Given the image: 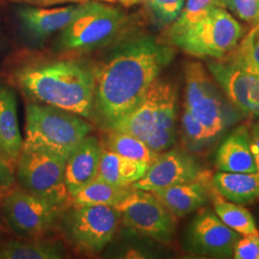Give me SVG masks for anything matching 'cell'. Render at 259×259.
Wrapping results in <instances>:
<instances>
[{
    "mask_svg": "<svg viewBox=\"0 0 259 259\" xmlns=\"http://www.w3.org/2000/svg\"><path fill=\"white\" fill-rule=\"evenodd\" d=\"M175 57L174 49L148 35L124 37L95 65L92 120L109 131L132 111Z\"/></svg>",
    "mask_w": 259,
    "mask_h": 259,
    "instance_id": "obj_1",
    "label": "cell"
},
{
    "mask_svg": "<svg viewBox=\"0 0 259 259\" xmlns=\"http://www.w3.org/2000/svg\"><path fill=\"white\" fill-rule=\"evenodd\" d=\"M8 83L31 102L93 117L95 65L80 58L19 60L10 67Z\"/></svg>",
    "mask_w": 259,
    "mask_h": 259,
    "instance_id": "obj_2",
    "label": "cell"
},
{
    "mask_svg": "<svg viewBox=\"0 0 259 259\" xmlns=\"http://www.w3.org/2000/svg\"><path fill=\"white\" fill-rule=\"evenodd\" d=\"M93 130L88 119L78 114L30 101L26 106L22 148L44 151L66 159Z\"/></svg>",
    "mask_w": 259,
    "mask_h": 259,
    "instance_id": "obj_3",
    "label": "cell"
},
{
    "mask_svg": "<svg viewBox=\"0 0 259 259\" xmlns=\"http://www.w3.org/2000/svg\"><path fill=\"white\" fill-rule=\"evenodd\" d=\"M127 15L101 1L83 3L80 13L56 39L57 52L83 54L109 47L126 37Z\"/></svg>",
    "mask_w": 259,
    "mask_h": 259,
    "instance_id": "obj_4",
    "label": "cell"
},
{
    "mask_svg": "<svg viewBox=\"0 0 259 259\" xmlns=\"http://www.w3.org/2000/svg\"><path fill=\"white\" fill-rule=\"evenodd\" d=\"M257 33L255 25L231 52L208 62L207 70L242 114L259 118V68L252 57Z\"/></svg>",
    "mask_w": 259,
    "mask_h": 259,
    "instance_id": "obj_5",
    "label": "cell"
},
{
    "mask_svg": "<svg viewBox=\"0 0 259 259\" xmlns=\"http://www.w3.org/2000/svg\"><path fill=\"white\" fill-rule=\"evenodd\" d=\"M185 109L217 139L240 119L241 113L223 94L199 62L185 67Z\"/></svg>",
    "mask_w": 259,
    "mask_h": 259,
    "instance_id": "obj_6",
    "label": "cell"
},
{
    "mask_svg": "<svg viewBox=\"0 0 259 259\" xmlns=\"http://www.w3.org/2000/svg\"><path fill=\"white\" fill-rule=\"evenodd\" d=\"M242 37L240 23L226 8L218 7L168 39L171 45L190 55L214 60L231 52Z\"/></svg>",
    "mask_w": 259,
    "mask_h": 259,
    "instance_id": "obj_7",
    "label": "cell"
},
{
    "mask_svg": "<svg viewBox=\"0 0 259 259\" xmlns=\"http://www.w3.org/2000/svg\"><path fill=\"white\" fill-rule=\"evenodd\" d=\"M121 224V214L111 205L75 206L63 211L59 225L75 250L97 254L111 243Z\"/></svg>",
    "mask_w": 259,
    "mask_h": 259,
    "instance_id": "obj_8",
    "label": "cell"
},
{
    "mask_svg": "<svg viewBox=\"0 0 259 259\" xmlns=\"http://www.w3.org/2000/svg\"><path fill=\"white\" fill-rule=\"evenodd\" d=\"M66 159L53 154L22 148L17 162V184L27 193L65 207L70 199L65 181Z\"/></svg>",
    "mask_w": 259,
    "mask_h": 259,
    "instance_id": "obj_9",
    "label": "cell"
},
{
    "mask_svg": "<svg viewBox=\"0 0 259 259\" xmlns=\"http://www.w3.org/2000/svg\"><path fill=\"white\" fill-rule=\"evenodd\" d=\"M65 207L15 187L1 202V213L11 232L20 239H40L59 223Z\"/></svg>",
    "mask_w": 259,
    "mask_h": 259,
    "instance_id": "obj_10",
    "label": "cell"
},
{
    "mask_svg": "<svg viewBox=\"0 0 259 259\" xmlns=\"http://www.w3.org/2000/svg\"><path fill=\"white\" fill-rule=\"evenodd\" d=\"M121 224L132 232L162 244L170 243L176 231V217L151 191L132 187L115 205Z\"/></svg>",
    "mask_w": 259,
    "mask_h": 259,
    "instance_id": "obj_11",
    "label": "cell"
},
{
    "mask_svg": "<svg viewBox=\"0 0 259 259\" xmlns=\"http://www.w3.org/2000/svg\"><path fill=\"white\" fill-rule=\"evenodd\" d=\"M239 233L229 228L210 209H203L189 223L185 247L191 253L217 258H231Z\"/></svg>",
    "mask_w": 259,
    "mask_h": 259,
    "instance_id": "obj_12",
    "label": "cell"
},
{
    "mask_svg": "<svg viewBox=\"0 0 259 259\" xmlns=\"http://www.w3.org/2000/svg\"><path fill=\"white\" fill-rule=\"evenodd\" d=\"M196 181H208L207 172L186 151L169 149L157 155L144 176L132 187L153 191Z\"/></svg>",
    "mask_w": 259,
    "mask_h": 259,
    "instance_id": "obj_13",
    "label": "cell"
},
{
    "mask_svg": "<svg viewBox=\"0 0 259 259\" xmlns=\"http://www.w3.org/2000/svg\"><path fill=\"white\" fill-rule=\"evenodd\" d=\"M82 8L83 3L58 8H38L27 5L17 9V17L28 37L34 42L41 44L65 29Z\"/></svg>",
    "mask_w": 259,
    "mask_h": 259,
    "instance_id": "obj_14",
    "label": "cell"
},
{
    "mask_svg": "<svg viewBox=\"0 0 259 259\" xmlns=\"http://www.w3.org/2000/svg\"><path fill=\"white\" fill-rule=\"evenodd\" d=\"M103 149L99 139L88 136L66 158L65 181L70 199L96 179Z\"/></svg>",
    "mask_w": 259,
    "mask_h": 259,
    "instance_id": "obj_15",
    "label": "cell"
},
{
    "mask_svg": "<svg viewBox=\"0 0 259 259\" xmlns=\"http://www.w3.org/2000/svg\"><path fill=\"white\" fill-rule=\"evenodd\" d=\"M178 92L176 87L161 79L157 116L153 130L145 143L159 154L172 148L176 142Z\"/></svg>",
    "mask_w": 259,
    "mask_h": 259,
    "instance_id": "obj_16",
    "label": "cell"
},
{
    "mask_svg": "<svg viewBox=\"0 0 259 259\" xmlns=\"http://www.w3.org/2000/svg\"><path fill=\"white\" fill-rule=\"evenodd\" d=\"M215 166L221 172H257L250 145V130L246 126L237 127L224 139L216 153Z\"/></svg>",
    "mask_w": 259,
    "mask_h": 259,
    "instance_id": "obj_17",
    "label": "cell"
},
{
    "mask_svg": "<svg viewBox=\"0 0 259 259\" xmlns=\"http://www.w3.org/2000/svg\"><path fill=\"white\" fill-rule=\"evenodd\" d=\"M208 181H196L151 191L177 218L202 208L209 199Z\"/></svg>",
    "mask_w": 259,
    "mask_h": 259,
    "instance_id": "obj_18",
    "label": "cell"
},
{
    "mask_svg": "<svg viewBox=\"0 0 259 259\" xmlns=\"http://www.w3.org/2000/svg\"><path fill=\"white\" fill-rule=\"evenodd\" d=\"M160 87L161 79L157 78L142 100L132 111L117 121L109 131L112 130L129 134L145 142L156 121Z\"/></svg>",
    "mask_w": 259,
    "mask_h": 259,
    "instance_id": "obj_19",
    "label": "cell"
},
{
    "mask_svg": "<svg viewBox=\"0 0 259 259\" xmlns=\"http://www.w3.org/2000/svg\"><path fill=\"white\" fill-rule=\"evenodd\" d=\"M22 146L17 93L12 84L0 82V147L17 163Z\"/></svg>",
    "mask_w": 259,
    "mask_h": 259,
    "instance_id": "obj_20",
    "label": "cell"
},
{
    "mask_svg": "<svg viewBox=\"0 0 259 259\" xmlns=\"http://www.w3.org/2000/svg\"><path fill=\"white\" fill-rule=\"evenodd\" d=\"M212 185L218 194L235 204H250L259 199V172L219 171L213 176Z\"/></svg>",
    "mask_w": 259,
    "mask_h": 259,
    "instance_id": "obj_21",
    "label": "cell"
},
{
    "mask_svg": "<svg viewBox=\"0 0 259 259\" xmlns=\"http://www.w3.org/2000/svg\"><path fill=\"white\" fill-rule=\"evenodd\" d=\"M148 165L103 149L96 180L117 186H132L146 173Z\"/></svg>",
    "mask_w": 259,
    "mask_h": 259,
    "instance_id": "obj_22",
    "label": "cell"
},
{
    "mask_svg": "<svg viewBox=\"0 0 259 259\" xmlns=\"http://www.w3.org/2000/svg\"><path fill=\"white\" fill-rule=\"evenodd\" d=\"M66 256L60 241L9 240L0 244V259H62Z\"/></svg>",
    "mask_w": 259,
    "mask_h": 259,
    "instance_id": "obj_23",
    "label": "cell"
},
{
    "mask_svg": "<svg viewBox=\"0 0 259 259\" xmlns=\"http://www.w3.org/2000/svg\"><path fill=\"white\" fill-rule=\"evenodd\" d=\"M132 186H117L100 180H94L71 198L72 205H111L115 206L129 194Z\"/></svg>",
    "mask_w": 259,
    "mask_h": 259,
    "instance_id": "obj_24",
    "label": "cell"
},
{
    "mask_svg": "<svg viewBox=\"0 0 259 259\" xmlns=\"http://www.w3.org/2000/svg\"><path fill=\"white\" fill-rule=\"evenodd\" d=\"M107 133L103 143L104 148L112 151L122 157L150 166L158 155L149 148L144 141L129 134L112 130L107 131Z\"/></svg>",
    "mask_w": 259,
    "mask_h": 259,
    "instance_id": "obj_25",
    "label": "cell"
},
{
    "mask_svg": "<svg viewBox=\"0 0 259 259\" xmlns=\"http://www.w3.org/2000/svg\"><path fill=\"white\" fill-rule=\"evenodd\" d=\"M214 212L224 224L241 236L258 232L251 213L242 204L228 202L222 196H215L213 199Z\"/></svg>",
    "mask_w": 259,
    "mask_h": 259,
    "instance_id": "obj_26",
    "label": "cell"
},
{
    "mask_svg": "<svg viewBox=\"0 0 259 259\" xmlns=\"http://www.w3.org/2000/svg\"><path fill=\"white\" fill-rule=\"evenodd\" d=\"M222 7V0H185L179 18L169 26L167 37H171L204 19L213 9Z\"/></svg>",
    "mask_w": 259,
    "mask_h": 259,
    "instance_id": "obj_27",
    "label": "cell"
},
{
    "mask_svg": "<svg viewBox=\"0 0 259 259\" xmlns=\"http://www.w3.org/2000/svg\"><path fill=\"white\" fill-rule=\"evenodd\" d=\"M182 139L186 149L192 152L200 151L216 140L210 131L185 109L182 116Z\"/></svg>",
    "mask_w": 259,
    "mask_h": 259,
    "instance_id": "obj_28",
    "label": "cell"
},
{
    "mask_svg": "<svg viewBox=\"0 0 259 259\" xmlns=\"http://www.w3.org/2000/svg\"><path fill=\"white\" fill-rule=\"evenodd\" d=\"M185 2V0H141L159 27L170 26L179 18Z\"/></svg>",
    "mask_w": 259,
    "mask_h": 259,
    "instance_id": "obj_29",
    "label": "cell"
},
{
    "mask_svg": "<svg viewBox=\"0 0 259 259\" xmlns=\"http://www.w3.org/2000/svg\"><path fill=\"white\" fill-rule=\"evenodd\" d=\"M17 163L0 147V200L17 185Z\"/></svg>",
    "mask_w": 259,
    "mask_h": 259,
    "instance_id": "obj_30",
    "label": "cell"
},
{
    "mask_svg": "<svg viewBox=\"0 0 259 259\" xmlns=\"http://www.w3.org/2000/svg\"><path fill=\"white\" fill-rule=\"evenodd\" d=\"M225 8H229L239 19L247 22L259 23V0H222Z\"/></svg>",
    "mask_w": 259,
    "mask_h": 259,
    "instance_id": "obj_31",
    "label": "cell"
},
{
    "mask_svg": "<svg viewBox=\"0 0 259 259\" xmlns=\"http://www.w3.org/2000/svg\"><path fill=\"white\" fill-rule=\"evenodd\" d=\"M235 259H259V232L241 236L233 248Z\"/></svg>",
    "mask_w": 259,
    "mask_h": 259,
    "instance_id": "obj_32",
    "label": "cell"
},
{
    "mask_svg": "<svg viewBox=\"0 0 259 259\" xmlns=\"http://www.w3.org/2000/svg\"><path fill=\"white\" fill-rule=\"evenodd\" d=\"M250 135L251 151L257 166V172H259V122L253 124L250 128Z\"/></svg>",
    "mask_w": 259,
    "mask_h": 259,
    "instance_id": "obj_33",
    "label": "cell"
},
{
    "mask_svg": "<svg viewBox=\"0 0 259 259\" xmlns=\"http://www.w3.org/2000/svg\"><path fill=\"white\" fill-rule=\"evenodd\" d=\"M94 1H104V2H118L120 3L121 5L123 6H126V7H131V6H134V5H138L141 3V0H94Z\"/></svg>",
    "mask_w": 259,
    "mask_h": 259,
    "instance_id": "obj_34",
    "label": "cell"
},
{
    "mask_svg": "<svg viewBox=\"0 0 259 259\" xmlns=\"http://www.w3.org/2000/svg\"><path fill=\"white\" fill-rule=\"evenodd\" d=\"M252 57L259 68V39H256V37L254 38V41L252 45Z\"/></svg>",
    "mask_w": 259,
    "mask_h": 259,
    "instance_id": "obj_35",
    "label": "cell"
},
{
    "mask_svg": "<svg viewBox=\"0 0 259 259\" xmlns=\"http://www.w3.org/2000/svg\"><path fill=\"white\" fill-rule=\"evenodd\" d=\"M1 229H2V228H1V223H0V234H1Z\"/></svg>",
    "mask_w": 259,
    "mask_h": 259,
    "instance_id": "obj_36",
    "label": "cell"
},
{
    "mask_svg": "<svg viewBox=\"0 0 259 259\" xmlns=\"http://www.w3.org/2000/svg\"><path fill=\"white\" fill-rule=\"evenodd\" d=\"M258 26H259V24H258Z\"/></svg>",
    "mask_w": 259,
    "mask_h": 259,
    "instance_id": "obj_37",
    "label": "cell"
}]
</instances>
